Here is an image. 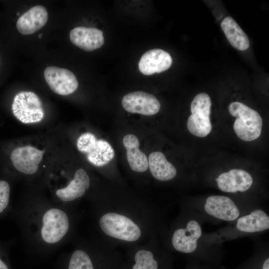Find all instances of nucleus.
Masks as SVG:
<instances>
[{
  "mask_svg": "<svg viewBox=\"0 0 269 269\" xmlns=\"http://www.w3.org/2000/svg\"><path fill=\"white\" fill-rule=\"evenodd\" d=\"M90 200L94 235L117 248L161 238L167 228L160 208L145 199L106 190Z\"/></svg>",
  "mask_w": 269,
  "mask_h": 269,
  "instance_id": "1",
  "label": "nucleus"
},
{
  "mask_svg": "<svg viewBox=\"0 0 269 269\" xmlns=\"http://www.w3.org/2000/svg\"><path fill=\"white\" fill-rule=\"evenodd\" d=\"M77 207L39 197L22 202L17 217L29 248L46 255L73 239L82 216Z\"/></svg>",
  "mask_w": 269,
  "mask_h": 269,
  "instance_id": "2",
  "label": "nucleus"
},
{
  "mask_svg": "<svg viewBox=\"0 0 269 269\" xmlns=\"http://www.w3.org/2000/svg\"><path fill=\"white\" fill-rule=\"evenodd\" d=\"M74 243L60 259L58 269H122L123 255L99 237L76 239Z\"/></svg>",
  "mask_w": 269,
  "mask_h": 269,
  "instance_id": "3",
  "label": "nucleus"
},
{
  "mask_svg": "<svg viewBox=\"0 0 269 269\" xmlns=\"http://www.w3.org/2000/svg\"><path fill=\"white\" fill-rule=\"evenodd\" d=\"M177 217L167 227L161 241L169 252L191 256L199 254L203 233L199 219L191 216L189 210L181 206Z\"/></svg>",
  "mask_w": 269,
  "mask_h": 269,
  "instance_id": "4",
  "label": "nucleus"
},
{
  "mask_svg": "<svg viewBox=\"0 0 269 269\" xmlns=\"http://www.w3.org/2000/svg\"><path fill=\"white\" fill-rule=\"evenodd\" d=\"M125 250L122 269H173L174 256L159 237Z\"/></svg>",
  "mask_w": 269,
  "mask_h": 269,
  "instance_id": "5",
  "label": "nucleus"
},
{
  "mask_svg": "<svg viewBox=\"0 0 269 269\" xmlns=\"http://www.w3.org/2000/svg\"><path fill=\"white\" fill-rule=\"evenodd\" d=\"M232 227L224 228L215 233L209 235L206 245L210 247L215 243L236 239L238 237L255 235L269 229V216L263 209L255 207L242 215L235 221Z\"/></svg>",
  "mask_w": 269,
  "mask_h": 269,
  "instance_id": "6",
  "label": "nucleus"
},
{
  "mask_svg": "<svg viewBox=\"0 0 269 269\" xmlns=\"http://www.w3.org/2000/svg\"><path fill=\"white\" fill-rule=\"evenodd\" d=\"M182 206L193 209L195 212L201 213L212 219L228 222H235L252 210L238 205L229 197L218 195L208 196L201 206Z\"/></svg>",
  "mask_w": 269,
  "mask_h": 269,
  "instance_id": "7",
  "label": "nucleus"
},
{
  "mask_svg": "<svg viewBox=\"0 0 269 269\" xmlns=\"http://www.w3.org/2000/svg\"><path fill=\"white\" fill-rule=\"evenodd\" d=\"M230 114L237 119L234 130L239 138L249 141L258 138L261 135L263 121L260 115L244 104L234 102L229 106Z\"/></svg>",
  "mask_w": 269,
  "mask_h": 269,
  "instance_id": "8",
  "label": "nucleus"
},
{
  "mask_svg": "<svg viewBox=\"0 0 269 269\" xmlns=\"http://www.w3.org/2000/svg\"><path fill=\"white\" fill-rule=\"evenodd\" d=\"M76 147L91 164L97 167L108 165L115 156V150L108 141L97 137L90 132L84 133L79 136Z\"/></svg>",
  "mask_w": 269,
  "mask_h": 269,
  "instance_id": "9",
  "label": "nucleus"
},
{
  "mask_svg": "<svg viewBox=\"0 0 269 269\" xmlns=\"http://www.w3.org/2000/svg\"><path fill=\"white\" fill-rule=\"evenodd\" d=\"M92 186L91 177L85 169L80 168L65 185L53 190V202L76 206L78 201L88 195Z\"/></svg>",
  "mask_w": 269,
  "mask_h": 269,
  "instance_id": "10",
  "label": "nucleus"
},
{
  "mask_svg": "<svg viewBox=\"0 0 269 269\" xmlns=\"http://www.w3.org/2000/svg\"><path fill=\"white\" fill-rule=\"evenodd\" d=\"M11 110L14 116L25 124L39 123L45 116L40 99L31 91H23L16 94L13 98Z\"/></svg>",
  "mask_w": 269,
  "mask_h": 269,
  "instance_id": "11",
  "label": "nucleus"
},
{
  "mask_svg": "<svg viewBox=\"0 0 269 269\" xmlns=\"http://www.w3.org/2000/svg\"><path fill=\"white\" fill-rule=\"evenodd\" d=\"M211 101L210 96L205 93L197 94L192 100L187 127L193 135L203 137L206 136L212 130L210 115Z\"/></svg>",
  "mask_w": 269,
  "mask_h": 269,
  "instance_id": "12",
  "label": "nucleus"
},
{
  "mask_svg": "<svg viewBox=\"0 0 269 269\" xmlns=\"http://www.w3.org/2000/svg\"><path fill=\"white\" fill-rule=\"evenodd\" d=\"M44 153V150L31 145H25L13 149L10 158L17 171L26 175H33L38 171L39 165Z\"/></svg>",
  "mask_w": 269,
  "mask_h": 269,
  "instance_id": "13",
  "label": "nucleus"
},
{
  "mask_svg": "<svg viewBox=\"0 0 269 269\" xmlns=\"http://www.w3.org/2000/svg\"><path fill=\"white\" fill-rule=\"evenodd\" d=\"M45 80L56 94L67 96L74 93L78 87L76 77L69 70L51 66L44 71Z\"/></svg>",
  "mask_w": 269,
  "mask_h": 269,
  "instance_id": "14",
  "label": "nucleus"
},
{
  "mask_svg": "<svg viewBox=\"0 0 269 269\" xmlns=\"http://www.w3.org/2000/svg\"><path fill=\"white\" fill-rule=\"evenodd\" d=\"M122 104L127 112L144 116L155 115L160 109V103L154 95L141 91L125 95Z\"/></svg>",
  "mask_w": 269,
  "mask_h": 269,
  "instance_id": "15",
  "label": "nucleus"
},
{
  "mask_svg": "<svg viewBox=\"0 0 269 269\" xmlns=\"http://www.w3.org/2000/svg\"><path fill=\"white\" fill-rule=\"evenodd\" d=\"M219 189L223 192L235 193L245 192L253 185V178L248 172L240 169H233L220 174L215 178Z\"/></svg>",
  "mask_w": 269,
  "mask_h": 269,
  "instance_id": "16",
  "label": "nucleus"
},
{
  "mask_svg": "<svg viewBox=\"0 0 269 269\" xmlns=\"http://www.w3.org/2000/svg\"><path fill=\"white\" fill-rule=\"evenodd\" d=\"M172 63V57L167 52L156 48L149 50L142 55L138 68L142 74L151 75L167 70Z\"/></svg>",
  "mask_w": 269,
  "mask_h": 269,
  "instance_id": "17",
  "label": "nucleus"
},
{
  "mask_svg": "<svg viewBox=\"0 0 269 269\" xmlns=\"http://www.w3.org/2000/svg\"><path fill=\"white\" fill-rule=\"evenodd\" d=\"M72 43L86 51H92L101 47L104 43L103 32L95 27L78 26L70 32Z\"/></svg>",
  "mask_w": 269,
  "mask_h": 269,
  "instance_id": "18",
  "label": "nucleus"
},
{
  "mask_svg": "<svg viewBox=\"0 0 269 269\" xmlns=\"http://www.w3.org/2000/svg\"><path fill=\"white\" fill-rule=\"evenodd\" d=\"M48 19L46 8L41 5H35L20 15L16 22V28L22 34H32L42 28Z\"/></svg>",
  "mask_w": 269,
  "mask_h": 269,
  "instance_id": "19",
  "label": "nucleus"
},
{
  "mask_svg": "<svg viewBox=\"0 0 269 269\" xmlns=\"http://www.w3.org/2000/svg\"><path fill=\"white\" fill-rule=\"evenodd\" d=\"M123 143L126 149L127 159L131 170L136 173L142 174L148 169V158L139 149V141L134 134L125 135Z\"/></svg>",
  "mask_w": 269,
  "mask_h": 269,
  "instance_id": "20",
  "label": "nucleus"
},
{
  "mask_svg": "<svg viewBox=\"0 0 269 269\" xmlns=\"http://www.w3.org/2000/svg\"><path fill=\"white\" fill-rule=\"evenodd\" d=\"M148 162L150 174L157 181L167 182L174 179L177 175L176 168L160 151H154L150 153Z\"/></svg>",
  "mask_w": 269,
  "mask_h": 269,
  "instance_id": "21",
  "label": "nucleus"
},
{
  "mask_svg": "<svg viewBox=\"0 0 269 269\" xmlns=\"http://www.w3.org/2000/svg\"><path fill=\"white\" fill-rule=\"evenodd\" d=\"M221 26L233 47L241 51L249 48L250 41L247 35L232 17L228 16L225 18L221 23Z\"/></svg>",
  "mask_w": 269,
  "mask_h": 269,
  "instance_id": "22",
  "label": "nucleus"
},
{
  "mask_svg": "<svg viewBox=\"0 0 269 269\" xmlns=\"http://www.w3.org/2000/svg\"><path fill=\"white\" fill-rule=\"evenodd\" d=\"M10 188L9 183L0 180V214L5 211L9 203Z\"/></svg>",
  "mask_w": 269,
  "mask_h": 269,
  "instance_id": "23",
  "label": "nucleus"
},
{
  "mask_svg": "<svg viewBox=\"0 0 269 269\" xmlns=\"http://www.w3.org/2000/svg\"><path fill=\"white\" fill-rule=\"evenodd\" d=\"M261 269H269V258L268 257H266L263 262Z\"/></svg>",
  "mask_w": 269,
  "mask_h": 269,
  "instance_id": "24",
  "label": "nucleus"
},
{
  "mask_svg": "<svg viewBox=\"0 0 269 269\" xmlns=\"http://www.w3.org/2000/svg\"><path fill=\"white\" fill-rule=\"evenodd\" d=\"M185 269H198L197 268H195V267H190V266H188Z\"/></svg>",
  "mask_w": 269,
  "mask_h": 269,
  "instance_id": "25",
  "label": "nucleus"
},
{
  "mask_svg": "<svg viewBox=\"0 0 269 269\" xmlns=\"http://www.w3.org/2000/svg\"><path fill=\"white\" fill-rule=\"evenodd\" d=\"M42 35V34H40V35H39V37L40 38L41 37Z\"/></svg>",
  "mask_w": 269,
  "mask_h": 269,
  "instance_id": "26",
  "label": "nucleus"
}]
</instances>
